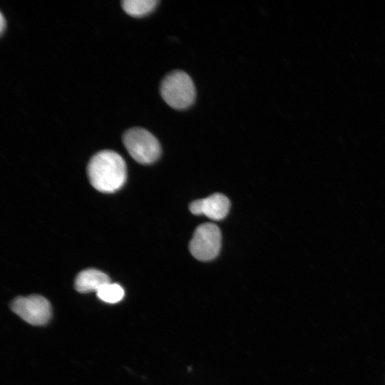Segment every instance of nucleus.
<instances>
[{
    "label": "nucleus",
    "mask_w": 385,
    "mask_h": 385,
    "mask_svg": "<svg viewBox=\"0 0 385 385\" xmlns=\"http://www.w3.org/2000/svg\"><path fill=\"white\" fill-rule=\"evenodd\" d=\"M11 308L22 319L32 325L46 324L51 315L50 302L38 294L18 297L12 301Z\"/></svg>",
    "instance_id": "nucleus-5"
},
{
    "label": "nucleus",
    "mask_w": 385,
    "mask_h": 385,
    "mask_svg": "<svg viewBox=\"0 0 385 385\" xmlns=\"http://www.w3.org/2000/svg\"><path fill=\"white\" fill-rule=\"evenodd\" d=\"M6 26V20L4 18L2 13H0V33L3 34Z\"/></svg>",
    "instance_id": "nucleus-10"
},
{
    "label": "nucleus",
    "mask_w": 385,
    "mask_h": 385,
    "mask_svg": "<svg viewBox=\"0 0 385 385\" xmlns=\"http://www.w3.org/2000/svg\"><path fill=\"white\" fill-rule=\"evenodd\" d=\"M111 282L109 277L101 271L87 269L81 271L75 280V288L81 293L97 292L104 284Z\"/></svg>",
    "instance_id": "nucleus-7"
},
{
    "label": "nucleus",
    "mask_w": 385,
    "mask_h": 385,
    "mask_svg": "<svg viewBox=\"0 0 385 385\" xmlns=\"http://www.w3.org/2000/svg\"><path fill=\"white\" fill-rule=\"evenodd\" d=\"M87 173L92 186L102 192L119 190L126 180V165L123 158L110 150L96 153L90 160Z\"/></svg>",
    "instance_id": "nucleus-1"
},
{
    "label": "nucleus",
    "mask_w": 385,
    "mask_h": 385,
    "mask_svg": "<svg viewBox=\"0 0 385 385\" xmlns=\"http://www.w3.org/2000/svg\"><path fill=\"white\" fill-rule=\"evenodd\" d=\"M221 232L213 223L202 224L197 227L190 242L192 255L200 261L215 258L221 247Z\"/></svg>",
    "instance_id": "nucleus-4"
},
{
    "label": "nucleus",
    "mask_w": 385,
    "mask_h": 385,
    "mask_svg": "<svg viewBox=\"0 0 385 385\" xmlns=\"http://www.w3.org/2000/svg\"><path fill=\"white\" fill-rule=\"evenodd\" d=\"M122 140L130 155L140 164H151L160 155L159 141L150 132L143 128L134 127L127 130Z\"/></svg>",
    "instance_id": "nucleus-3"
},
{
    "label": "nucleus",
    "mask_w": 385,
    "mask_h": 385,
    "mask_svg": "<svg viewBox=\"0 0 385 385\" xmlns=\"http://www.w3.org/2000/svg\"><path fill=\"white\" fill-rule=\"evenodd\" d=\"M97 297L108 303H117L124 297L123 287L116 283L109 282L102 286L97 292Z\"/></svg>",
    "instance_id": "nucleus-9"
},
{
    "label": "nucleus",
    "mask_w": 385,
    "mask_h": 385,
    "mask_svg": "<svg viewBox=\"0 0 385 385\" xmlns=\"http://www.w3.org/2000/svg\"><path fill=\"white\" fill-rule=\"evenodd\" d=\"M157 0H123V10L133 16H143L151 12L158 5Z\"/></svg>",
    "instance_id": "nucleus-8"
},
{
    "label": "nucleus",
    "mask_w": 385,
    "mask_h": 385,
    "mask_svg": "<svg viewBox=\"0 0 385 385\" xmlns=\"http://www.w3.org/2000/svg\"><path fill=\"white\" fill-rule=\"evenodd\" d=\"M229 199L220 193H215L207 197L193 201L189 207L195 215H205L213 220H221L230 210Z\"/></svg>",
    "instance_id": "nucleus-6"
},
{
    "label": "nucleus",
    "mask_w": 385,
    "mask_h": 385,
    "mask_svg": "<svg viewBox=\"0 0 385 385\" xmlns=\"http://www.w3.org/2000/svg\"><path fill=\"white\" fill-rule=\"evenodd\" d=\"M160 92L163 99L171 108L183 110L190 107L195 98L192 78L183 71H174L162 81Z\"/></svg>",
    "instance_id": "nucleus-2"
}]
</instances>
